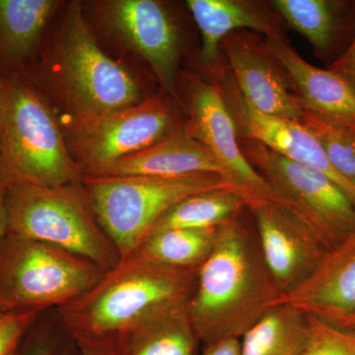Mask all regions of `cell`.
<instances>
[{"instance_id": "5bb4252c", "label": "cell", "mask_w": 355, "mask_h": 355, "mask_svg": "<svg viewBox=\"0 0 355 355\" xmlns=\"http://www.w3.org/2000/svg\"><path fill=\"white\" fill-rule=\"evenodd\" d=\"M222 44L245 101L266 116L303 121L305 112L297 96L289 90L279 64L263 44L235 35Z\"/></svg>"}, {"instance_id": "8fae6325", "label": "cell", "mask_w": 355, "mask_h": 355, "mask_svg": "<svg viewBox=\"0 0 355 355\" xmlns=\"http://www.w3.org/2000/svg\"><path fill=\"white\" fill-rule=\"evenodd\" d=\"M248 209L256 220L257 238L266 265L282 296L286 295L309 279L328 250L282 205L263 200Z\"/></svg>"}, {"instance_id": "603a6c76", "label": "cell", "mask_w": 355, "mask_h": 355, "mask_svg": "<svg viewBox=\"0 0 355 355\" xmlns=\"http://www.w3.org/2000/svg\"><path fill=\"white\" fill-rule=\"evenodd\" d=\"M284 20L305 37L321 55H330L343 38L349 21L347 4L328 0H275Z\"/></svg>"}, {"instance_id": "3957f363", "label": "cell", "mask_w": 355, "mask_h": 355, "mask_svg": "<svg viewBox=\"0 0 355 355\" xmlns=\"http://www.w3.org/2000/svg\"><path fill=\"white\" fill-rule=\"evenodd\" d=\"M0 178L46 187L83 179L49 105L13 74L0 76Z\"/></svg>"}, {"instance_id": "4316f807", "label": "cell", "mask_w": 355, "mask_h": 355, "mask_svg": "<svg viewBox=\"0 0 355 355\" xmlns=\"http://www.w3.org/2000/svg\"><path fill=\"white\" fill-rule=\"evenodd\" d=\"M37 316L34 312L0 313V355L19 349L23 336Z\"/></svg>"}, {"instance_id": "2e32d148", "label": "cell", "mask_w": 355, "mask_h": 355, "mask_svg": "<svg viewBox=\"0 0 355 355\" xmlns=\"http://www.w3.org/2000/svg\"><path fill=\"white\" fill-rule=\"evenodd\" d=\"M338 324L355 311V235L328 251L314 273L277 304Z\"/></svg>"}, {"instance_id": "f1b7e54d", "label": "cell", "mask_w": 355, "mask_h": 355, "mask_svg": "<svg viewBox=\"0 0 355 355\" xmlns=\"http://www.w3.org/2000/svg\"><path fill=\"white\" fill-rule=\"evenodd\" d=\"M329 69L345 79L355 90V35L342 55L331 62Z\"/></svg>"}, {"instance_id": "cb8c5ba5", "label": "cell", "mask_w": 355, "mask_h": 355, "mask_svg": "<svg viewBox=\"0 0 355 355\" xmlns=\"http://www.w3.org/2000/svg\"><path fill=\"white\" fill-rule=\"evenodd\" d=\"M217 231L218 227L153 233L132 254L172 268H200L214 249Z\"/></svg>"}, {"instance_id": "7a4b0ae2", "label": "cell", "mask_w": 355, "mask_h": 355, "mask_svg": "<svg viewBox=\"0 0 355 355\" xmlns=\"http://www.w3.org/2000/svg\"><path fill=\"white\" fill-rule=\"evenodd\" d=\"M198 270L172 268L132 254L58 312L74 340H123L156 315L189 303Z\"/></svg>"}, {"instance_id": "1f68e13d", "label": "cell", "mask_w": 355, "mask_h": 355, "mask_svg": "<svg viewBox=\"0 0 355 355\" xmlns=\"http://www.w3.org/2000/svg\"><path fill=\"white\" fill-rule=\"evenodd\" d=\"M19 352L20 355H60L53 347L46 343H35L24 352H21L19 347Z\"/></svg>"}, {"instance_id": "d6a6232c", "label": "cell", "mask_w": 355, "mask_h": 355, "mask_svg": "<svg viewBox=\"0 0 355 355\" xmlns=\"http://www.w3.org/2000/svg\"><path fill=\"white\" fill-rule=\"evenodd\" d=\"M336 324H338V326L343 327V328L355 330V311L354 313H352V314H350L349 316L345 318L343 321H340V323Z\"/></svg>"}, {"instance_id": "9c48e42d", "label": "cell", "mask_w": 355, "mask_h": 355, "mask_svg": "<svg viewBox=\"0 0 355 355\" xmlns=\"http://www.w3.org/2000/svg\"><path fill=\"white\" fill-rule=\"evenodd\" d=\"M172 125L171 111L157 96L103 116L72 121L73 159L81 173L94 174L157 144L172 132Z\"/></svg>"}, {"instance_id": "83f0119b", "label": "cell", "mask_w": 355, "mask_h": 355, "mask_svg": "<svg viewBox=\"0 0 355 355\" xmlns=\"http://www.w3.org/2000/svg\"><path fill=\"white\" fill-rule=\"evenodd\" d=\"M81 355H123V343L116 338H76Z\"/></svg>"}, {"instance_id": "6da1fadb", "label": "cell", "mask_w": 355, "mask_h": 355, "mask_svg": "<svg viewBox=\"0 0 355 355\" xmlns=\"http://www.w3.org/2000/svg\"><path fill=\"white\" fill-rule=\"evenodd\" d=\"M282 296L258 238L236 217L218 227L214 249L198 270L189 315L205 345L241 340Z\"/></svg>"}, {"instance_id": "277c9868", "label": "cell", "mask_w": 355, "mask_h": 355, "mask_svg": "<svg viewBox=\"0 0 355 355\" xmlns=\"http://www.w3.org/2000/svg\"><path fill=\"white\" fill-rule=\"evenodd\" d=\"M7 232L55 245L92 261L104 272L120 261L80 184L46 187L6 181Z\"/></svg>"}, {"instance_id": "5b68a950", "label": "cell", "mask_w": 355, "mask_h": 355, "mask_svg": "<svg viewBox=\"0 0 355 355\" xmlns=\"http://www.w3.org/2000/svg\"><path fill=\"white\" fill-rule=\"evenodd\" d=\"M83 181L95 216L121 260L135 253L156 221L184 198L235 188L226 178L214 173L178 177L83 176Z\"/></svg>"}, {"instance_id": "9a60e30c", "label": "cell", "mask_w": 355, "mask_h": 355, "mask_svg": "<svg viewBox=\"0 0 355 355\" xmlns=\"http://www.w3.org/2000/svg\"><path fill=\"white\" fill-rule=\"evenodd\" d=\"M263 46L293 84L305 114L331 123H355V90L345 79L306 62L280 35L266 37Z\"/></svg>"}, {"instance_id": "7c38bea8", "label": "cell", "mask_w": 355, "mask_h": 355, "mask_svg": "<svg viewBox=\"0 0 355 355\" xmlns=\"http://www.w3.org/2000/svg\"><path fill=\"white\" fill-rule=\"evenodd\" d=\"M103 19L127 46L150 65L159 83L177 97L179 37L169 14L154 0H114L103 6Z\"/></svg>"}, {"instance_id": "44dd1931", "label": "cell", "mask_w": 355, "mask_h": 355, "mask_svg": "<svg viewBox=\"0 0 355 355\" xmlns=\"http://www.w3.org/2000/svg\"><path fill=\"white\" fill-rule=\"evenodd\" d=\"M60 2L0 0V55L9 64L31 55L51 16Z\"/></svg>"}, {"instance_id": "d4e9b609", "label": "cell", "mask_w": 355, "mask_h": 355, "mask_svg": "<svg viewBox=\"0 0 355 355\" xmlns=\"http://www.w3.org/2000/svg\"><path fill=\"white\" fill-rule=\"evenodd\" d=\"M301 123L319 140L336 171L355 187V123H331L308 114Z\"/></svg>"}, {"instance_id": "e0dca14e", "label": "cell", "mask_w": 355, "mask_h": 355, "mask_svg": "<svg viewBox=\"0 0 355 355\" xmlns=\"http://www.w3.org/2000/svg\"><path fill=\"white\" fill-rule=\"evenodd\" d=\"M202 173L226 178L217 159L200 140L187 132H172L154 146L85 176L178 177Z\"/></svg>"}, {"instance_id": "7402d4cb", "label": "cell", "mask_w": 355, "mask_h": 355, "mask_svg": "<svg viewBox=\"0 0 355 355\" xmlns=\"http://www.w3.org/2000/svg\"><path fill=\"white\" fill-rule=\"evenodd\" d=\"M247 207V198L237 189L202 191L184 198L168 209L154 224L149 235L172 229L219 227L239 216Z\"/></svg>"}, {"instance_id": "52a82bcc", "label": "cell", "mask_w": 355, "mask_h": 355, "mask_svg": "<svg viewBox=\"0 0 355 355\" xmlns=\"http://www.w3.org/2000/svg\"><path fill=\"white\" fill-rule=\"evenodd\" d=\"M55 80L73 120H87L141 102L137 81L100 49L79 3L64 18L55 53Z\"/></svg>"}, {"instance_id": "30bf717a", "label": "cell", "mask_w": 355, "mask_h": 355, "mask_svg": "<svg viewBox=\"0 0 355 355\" xmlns=\"http://www.w3.org/2000/svg\"><path fill=\"white\" fill-rule=\"evenodd\" d=\"M190 113L187 132L211 151L228 181L247 198L248 207L263 200L273 202L270 184L243 153L237 125L221 89L214 84L196 83L191 94Z\"/></svg>"}, {"instance_id": "8992f818", "label": "cell", "mask_w": 355, "mask_h": 355, "mask_svg": "<svg viewBox=\"0 0 355 355\" xmlns=\"http://www.w3.org/2000/svg\"><path fill=\"white\" fill-rule=\"evenodd\" d=\"M104 272L62 248L7 232L0 243V313L58 309L83 295Z\"/></svg>"}, {"instance_id": "f546056e", "label": "cell", "mask_w": 355, "mask_h": 355, "mask_svg": "<svg viewBox=\"0 0 355 355\" xmlns=\"http://www.w3.org/2000/svg\"><path fill=\"white\" fill-rule=\"evenodd\" d=\"M200 355H242L241 340L225 338L207 343Z\"/></svg>"}, {"instance_id": "836d02e7", "label": "cell", "mask_w": 355, "mask_h": 355, "mask_svg": "<svg viewBox=\"0 0 355 355\" xmlns=\"http://www.w3.org/2000/svg\"><path fill=\"white\" fill-rule=\"evenodd\" d=\"M9 355H20L19 349L15 350V352H11Z\"/></svg>"}, {"instance_id": "ac0fdd59", "label": "cell", "mask_w": 355, "mask_h": 355, "mask_svg": "<svg viewBox=\"0 0 355 355\" xmlns=\"http://www.w3.org/2000/svg\"><path fill=\"white\" fill-rule=\"evenodd\" d=\"M191 12L202 33L200 58L211 64L218 55L219 44L238 29L254 30L266 37L279 35L275 26L253 6L233 0H189Z\"/></svg>"}, {"instance_id": "484cf974", "label": "cell", "mask_w": 355, "mask_h": 355, "mask_svg": "<svg viewBox=\"0 0 355 355\" xmlns=\"http://www.w3.org/2000/svg\"><path fill=\"white\" fill-rule=\"evenodd\" d=\"M308 317L309 338L302 355H355V330L315 315L308 314Z\"/></svg>"}, {"instance_id": "ba28073f", "label": "cell", "mask_w": 355, "mask_h": 355, "mask_svg": "<svg viewBox=\"0 0 355 355\" xmlns=\"http://www.w3.org/2000/svg\"><path fill=\"white\" fill-rule=\"evenodd\" d=\"M250 164L282 205L314 233L328 251L355 235V205L321 173L289 160L252 139L241 146Z\"/></svg>"}, {"instance_id": "d6986e66", "label": "cell", "mask_w": 355, "mask_h": 355, "mask_svg": "<svg viewBox=\"0 0 355 355\" xmlns=\"http://www.w3.org/2000/svg\"><path fill=\"white\" fill-rule=\"evenodd\" d=\"M121 340L123 355H195L200 343L188 303L156 315Z\"/></svg>"}, {"instance_id": "4dcf8cb0", "label": "cell", "mask_w": 355, "mask_h": 355, "mask_svg": "<svg viewBox=\"0 0 355 355\" xmlns=\"http://www.w3.org/2000/svg\"><path fill=\"white\" fill-rule=\"evenodd\" d=\"M7 233V214L6 207V186L0 178V243Z\"/></svg>"}, {"instance_id": "4fadbf2b", "label": "cell", "mask_w": 355, "mask_h": 355, "mask_svg": "<svg viewBox=\"0 0 355 355\" xmlns=\"http://www.w3.org/2000/svg\"><path fill=\"white\" fill-rule=\"evenodd\" d=\"M233 91L232 107L229 109L246 139L260 142L289 160L321 173L355 205V187L336 171L319 140L304 123L261 114L245 101L239 91Z\"/></svg>"}, {"instance_id": "ffe728a7", "label": "cell", "mask_w": 355, "mask_h": 355, "mask_svg": "<svg viewBox=\"0 0 355 355\" xmlns=\"http://www.w3.org/2000/svg\"><path fill=\"white\" fill-rule=\"evenodd\" d=\"M309 334L307 313L275 305L242 336V355H302Z\"/></svg>"}]
</instances>
